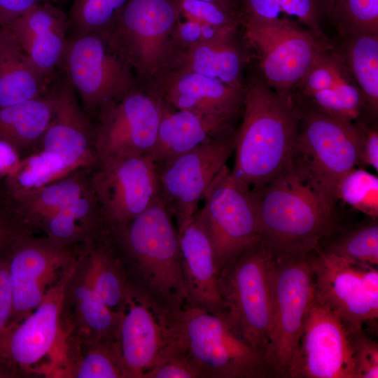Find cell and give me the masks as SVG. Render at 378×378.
I'll return each instance as SVG.
<instances>
[{"mask_svg":"<svg viewBox=\"0 0 378 378\" xmlns=\"http://www.w3.org/2000/svg\"><path fill=\"white\" fill-rule=\"evenodd\" d=\"M108 234L131 295L168 326L188 306L178 230L169 209L159 197Z\"/></svg>","mask_w":378,"mask_h":378,"instance_id":"1","label":"cell"},{"mask_svg":"<svg viewBox=\"0 0 378 378\" xmlns=\"http://www.w3.org/2000/svg\"><path fill=\"white\" fill-rule=\"evenodd\" d=\"M242 111L230 172L251 189L274 179L291 164L299 113L292 95L274 90L258 71L244 85Z\"/></svg>","mask_w":378,"mask_h":378,"instance_id":"2","label":"cell"},{"mask_svg":"<svg viewBox=\"0 0 378 378\" xmlns=\"http://www.w3.org/2000/svg\"><path fill=\"white\" fill-rule=\"evenodd\" d=\"M251 191L261 240L274 258L308 255L330 233L333 210L293 163L276 178Z\"/></svg>","mask_w":378,"mask_h":378,"instance_id":"3","label":"cell"},{"mask_svg":"<svg viewBox=\"0 0 378 378\" xmlns=\"http://www.w3.org/2000/svg\"><path fill=\"white\" fill-rule=\"evenodd\" d=\"M165 328L201 378L274 377L265 354L248 343L225 316L188 307Z\"/></svg>","mask_w":378,"mask_h":378,"instance_id":"4","label":"cell"},{"mask_svg":"<svg viewBox=\"0 0 378 378\" xmlns=\"http://www.w3.org/2000/svg\"><path fill=\"white\" fill-rule=\"evenodd\" d=\"M61 66L92 120L132 88L133 67L113 27L70 36Z\"/></svg>","mask_w":378,"mask_h":378,"instance_id":"5","label":"cell"},{"mask_svg":"<svg viewBox=\"0 0 378 378\" xmlns=\"http://www.w3.org/2000/svg\"><path fill=\"white\" fill-rule=\"evenodd\" d=\"M295 104L299 127L292 163L334 210L340 180L360 164L359 130L356 122H342Z\"/></svg>","mask_w":378,"mask_h":378,"instance_id":"6","label":"cell"},{"mask_svg":"<svg viewBox=\"0 0 378 378\" xmlns=\"http://www.w3.org/2000/svg\"><path fill=\"white\" fill-rule=\"evenodd\" d=\"M274 260L260 240L218 275L226 318L248 343L265 356L271 330Z\"/></svg>","mask_w":378,"mask_h":378,"instance_id":"7","label":"cell"},{"mask_svg":"<svg viewBox=\"0 0 378 378\" xmlns=\"http://www.w3.org/2000/svg\"><path fill=\"white\" fill-rule=\"evenodd\" d=\"M244 36L258 61V72L276 92L292 93L318 54L332 46L293 20L244 19Z\"/></svg>","mask_w":378,"mask_h":378,"instance_id":"8","label":"cell"},{"mask_svg":"<svg viewBox=\"0 0 378 378\" xmlns=\"http://www.w3.org/2000/svg\"><path fill=\"white\" fill-rule=\"evenodd\" d=\"M194 218L211 244L219 272L261 240L251 189L239 184L225 165L213 180Z\"/></svg>","mask_w":378,"mask_h":378,"instance_id":"9","label":"cell"},{"mask_svg":"<svg viewBox=\"0 0 378 378\" xmlns=\"http://www.w3.org/2000/svg\"><path fill=\"white\" fill-rule=\"evenodd\" d=\"M272 320L265 359L274 377H288L306 314L314 298L308 255L274 258Z\"/></svg>","mask_w":378,"mask_h":378,"instance_id":"10","label":"cell"},{"mask_svg":"<svg viewBox=\"0 0 378 378\" xmlns=\"http://www.w3.org/2000/svg\"><path fill=\"white\" fill-rule=\"evenodd\" d=\"M80 246L18 229L5 246L13 299L8 326L21 321L40 304L48 291L74 265Z\"/></svg>","mask_w":378,"mask_h":378,"instance_id":"11","label":"cell"},{"mask_svg":"<svg viewBox=\"0 0 378 378\" xmlns=\"http://www.w3.org/2000/svg\"><path fill=\"white\" fill-rule=\"evenodd\" d=\"M89 183L108 231L127 224L160 197L157 166L147 155L101 160L90 171Z\"/></svg>","mask_w":378,"mask_h":378,"instance_id":"12","label":"cell"},{"mask_svg":"<svg viewBox=\"0 0 378 378\" xmlns=\"http://www.w3.org/2000/svg\"><path fill=\"white\" fill-rule=\"evenodd\" d=\"M314 298L337 313L352 331L378 318L377 267L346 260L318 248L309 254Z\"/></svg>","mask_w":378,"mask_h":378,"instance_id":"13","label":"cell"},{"mask_svg":"<svg viewBox=\"0 0 378 378\" xmlns=\"http://www.w3.org/2000/svg\"><path fill=\"white\" fill-rule=\"evenodd\" d=\"M234 132L157 166L160 198L177 229L190 220L214 178L234 150Z\"/></svg>","mask_w":378,"mask_h":378,"instance_id":"14","label":"cell"},{"mask_svg":"<svg viewBox=\"0 0 378 378\" xmlns=\"http://www.w3.org/2000/svg\"><path fill=\"white\" fill-rule=\"evenodd\" d=\"M353 333L314 298L306 314L290 378H355Z\"/></svg>","mask_w":378,"mask_h":378,"instance_id":"15","label":"cell"},{"mask_svg":"<svg viewBox=\"0 0 378 378\" xmlns=\"http://www.w3.org/2000/svg\"><path fill=\"white\" fill-rule=\"evenodd\" d=\"M164 109L160 98L132 88L102 111L94 124V148L101 160L148 155Z\"/></svg>","mask_w":378,"mask_h":378,"instance_id":"16","label":"cell"},{"mask_svg":"<svg viewBox=\"0 0 378 378\" xmlns=\"http://www.w3.org/2000/svg\"><path fill=\"white\" fill-rule=\"evenodd\" d=\"M71 268L46 293L40 304L21 321L8 326L0 334V368L15 377L34 372L62 339V312Z\"/></svg>","mask_w":378,"mask_h":378,"instance_id":"17","label":"cell"},{"mask_svg":"<svg viewBox=\"0 0 378 378\" xmlns=\"http://www.w3.org/2000/svg\"><path fill=\"white\" fill-rule=\"evenodd\" d=\"M180 13L174 0H130L113 29L139 73H156L164 64L169 37Z\"/></svg>","mask_w":378,"mask_h":378,"instance_id":"18","label":"cell"},{"mask_svg":"<svg viewBox=\"0 0 378 378\" xmlns=\"http://www.w3.org/2000/svg\"><path fill=\"white\" fill-rule=\"evenodd\" d=\"M58 81L51 88L52 117L36 151L53 157L70 175L91 171L98 163L94 124L66 77Z\"/></svg>","mask_w":378,"mask_h":378,"instance_id":"19","label":"cell"},{"mask_svg":"<svg viewBox=\"0 0 378 378\" xmlns=\"http://www.w3.org/2000/svg\"><path fill=\"white\" fill-rule=\"evenodd\" d=\"M292 97L298 105L348 123L365 113L360 91L334 43L318 54Z\"/></svg>","mask_w":378,"mask_h":378,"instance_id":"20","label":"cell"},{"mask_svg":"<svg viewBox=\"0 0 378 378\" xmlns=\"http://www.w3.org/2000/svg\"><path fill=\"white\" fill-rule=\"evenodd\" d=\"M8 27L34 66L53 80L69 38L68 15L48 0H41Z\"/></svg>","mask_w":378,"mask_h":378,"instance_id":"21","label":"cell"},{"mask_svg":"<svg viewBox=\"0 0 378 378\" xmlns=\"http://www.w3.org/2000/svg\"><path fill=\"white\" fill-rule=\"evenodd\" d=\"M122 314L111 310L85 278L79 262L65 288L62 335L79 343L118 340Z\"/></svg>","mask_w":378,"mask_h":378,"instance_id":"22","label":"cell"},{"mask_svg":"<svg viewBox=\"0 0 378 378\" xmlns=\"http://www.w3.org/2000/svg\"><path fill=\"white\" fill-rule=\"evenodd\" d=\"M177 230L188 307L226 317L214 251L206 232L194 217Z\"/></svg>","mask_w":378,"mask_h":378,"instance_id":"23","label":"cell"},{"mask_svg":"<svg viewBox=\"0 0 378 378\" xmlns=\"http://www.w3.org/2000/svg\"><path fill=\"white\" fill-rule=\"evenodd\" d=\"M244 88L200 74L180 71L164 88L162 103L176 110H186L232 121L243 108Z\"/></svg>","mask_w":378,"mask_h":378,"instance_id":"24","label":"cell"},{"mask_svg":"<svg viewBox=\"0 0 378 378\" xmlns=\"http://www.w3.org/2000/svg\"><path fill=\"white\" fill-rule=\"evenodd\" d=\"M90 171H81L36 188L6 192L8 216L19 228L42 231L66 205L90 188Z\"/></svg>","mask_w":378,"mask_h":378,"instance_id":"25","label":"cell"},{"mask_svg":"<svg viewBox=\"0 0 378 378\" xmlns=\"http://www.w3.org/2000/svg\"><path fill=\"white\" fill-rule=\"evenodd\" d=\"M167 340L165 327L148 307L130 295L118 330L126 378H143L156 363Z\"/></svg>","mask_w":378,"mask_h":378,"instance_id":"26","label":"cell"},{"mask_svg":"<svg viewBox=\"0 0 378 378\" xmlns=\"http://www.w3.org/2000/svg\"><path fill=\"white\" fill-rule=\"evenodd\" d=\"M231 120L165 106L156 142L148 155L156 165L233 132Z\"/></svg>","mask_w":378,"mask_h":378,"instance_id":"27","label":"cell"},{"mask_svg":"<svg viewBox=\"0 0 378 378\" xmlns=\"http://www.w3.org/2000/svg\"><path fill=\"white\" fill-rule=\"evenodd\" d=\"M52 82L34 66L9 27L0 28V108L43 95Z\"/></svg>","mask_w":378,"mask_h":378,"instance_id":"28","label":"cell"},{"mask_svg":"<svg viewBox=\"0 0 378 378\" xmlns=\"http://www.w3.org/2000/svg\"><path fill=\"white\" fill-rule=\"evenodd\" d=\"M79 262L85 278L105 304L122 314L131 293L108 230L80 245Z\"/></svg>","mask_w":378,"mask_h":378,"instance_id":"29","label":"cell"},{"mask_svg":"<svg viewBox=\"0 0 378 378\" xmlns=\"http://www.w3.org/2000/svg\"><path fill=\"white\" fill-rule=\"evenodd\" d=\"M52 113L51 89L40 97L0 108V141L15 148L22 158L34 153Z\"/></svg>","mask_w":378,"mask_h":378,"instance_id":"30","label":"cell"},{"mask_svg":"<svg viewBox=\"0 0 378 378\" xmlns=\"http://www.w3.org/2000/svg\"><path fill=\"white\" fill-rule=\"evenodd\" d=\"M364 100L365 113L375 120L378 113V32L340 36L335 45Z\"/></svg>","mask_w":378,"mask_h":378,"instance_id":"31","label":"cell"},{"mask_svg":"<svg viewBox=\"0 0 378 378\" xmlns=\"http://www.w3.org/2000/svg\"><path fill=\"white\" fill-rule=\"evenodd\" d=\"M107 230L97 200L90 188L52 217L42 232L55 241L76 246L92 241Z\"/></svg>","mask_w":378,"mask_h":378,"instance_id":"32","label":"cell"},{"mask_svg":"<svg viewBox=\"0 0 378 378\" xmlns=\"http://www.w3.org/2000/svg\"><path fill=\"white\" fill-rule=\"evenodd\" d=\"M334 0H237L239 21L285 18L297 22L317 36L330 40L324 30Z\"/></svg>","mask_w":378,"mask_h":378,"instance_id":"33","label":"cell"},{"mask_svg":"<svg viewBox=\"0 0 378 378\" xmlns=\"http://www.w3.org/2000/svg\"><path fill=\"white\" fill-rule=\"evenodd\" d=\"M234 36L201 41L190 46L181 71H191L244 89V55Z\"/></svg>","mask_w":378,"mask_h":378,"instance_id":"34","label":"cell"},{"mask_svg":"<svg viewBox=\"0 0 378 378\" xmlns=\"http://www.w3.org/2000/svg\"><path fill=\"white\" fill-rule=\"evenodd\" d=\"M71 342L72 345L83 353L78 358L65 361L66 368L60 374L63 375L62 377L126 378L118 340H103L89 343Z\"/></svg>","mask_w":378,"mask_h":378,"instance_id":"35","label":"cell"},{"mask_svg":"<svg viewBox=\"0 0 378 378\" xmlns=\"http://www.w3.org/2000/svg\"><path fill=\"white\" fill-rule=\"evenodd\" d=\"M129 1L72 0L67 14L70 36L113 27Z\"/></svg>","mask_w":378,"mask_h":378,"instance_id":"36","label":"cell"},{"mask_svg":"<svg viewBox=\"0 0 378 378\" xmlns=\"http://www.w3.org/2000/svg\"><path fill=\"white\" fill-rule=\"evenodd\" d=\"M328 22L340 37L378 32V0H334Z\"/></svg>","mask_w":378,"mask_h":378,"instance_id":"37","label":"cell"},{"mask_svg":"<svg viewBox=\"0 0 378 378\" xmlns=\"http://www.w3.org/2000/svg\"><path fill=\"white\" fill-rule=\"evenodd\" d=\"M346 260L378 265V225L375 218L335 239L328 251Z\"/></svg>","mask_w":378,"mask_h":378,"instance_id":"38","label":"cell"},{"mask_svg":"<svg viewBox=\"0 0 378 378\" xmlns=\"http://www.w3.org/2000/svg\"><path fill=\"white\" fill-rule=\"evenodd\" d=\"M341 200L354 209L377 218L378 215V178L363 169L356 167L340 180L337 188Z\"/></svg>","mask_w":378,"mask_h":378,"instance_id":"39","label":"cell"},{"mask_svg":"<svg viewBox=\"0 0 378 378\" xmlns=\"http://www.w3.org/2000/svg\"><path fill=\"white\" fill-rule=\"evenodd\" d=\"M167 339L156 363L143 378H201L196 367L167 332Z\"/></svg>","mask_w":378,"mask_h":378,"instance_id":"40","label":"cell"},{"mask_svg":"<svg viewBox=\"0 0 378 378\" xmlns=\"http://www.w3.org/2000/svg\"><path fill=\"white\" fill-rule=\"evenodd\" d=\"M180 15L226 31H235L237 16L213 3L202 0H174Z\"/></svg>","mask_w":378,"mask_h":378,"instance_id":"41","label":"cell"},{"mask_svg":"<svg viewBox=\"0 0 378 378\" xmlns=\"http://www.w3.org/2000/svg\"><path fill=\"white\" fill-rule=\"evenodd\" d=\"M355 378L378 377V344L364 329L352 331Z\"/></svg>","mask_w":378,"mask_h":378,"instance_id":"42","label":"cell"},{"mask_svg":"<svg viewBox=\"0 0 378 378\" xmlns=\"http://www.w3.org/2000/svg\"><path fill=\"white\" fill-rule=\"evenodd\" d=\"M360 133V164H365L378 170L377 126L365 122L362 119L356 121Z\"/></svg>","mask_w":378,"mask_h":378,"instance_id":"43","label":"cell"},{"mask_svg":"<svg viewBox=\"0 0 378 378\" xmlns=\"http://www.w3.org/2000/svg\"><path fill=\"white\" fill-rule=\"evenodd\" d=\"M5 246L0 251V334L8 326L13 307L8 258Z\"/></svg>","mask_w":378,"mask_h":378,"instance_id":"44","label":"cell"},{"mask_svg":"<svg viewBox=\"0 0 378 378\" xmlns=\"http://www.w3.org/2000/svg\"><path fill=\"white\" fill-rule=\"evenodd\" d=\"M41 0H0V28L7 27Z\"/></svg>","mask_w":378,"mask_h":378,"instance_id":"45","label":"cell"},{"mask_svg":"<svg viewBox=\"0 0 378 378\" xmlns=\"http://www.w3.org/2000/svg\"><path fill=\"white\" fill-rule=\"evenodd\" d=\"M22 159L11 146L0 141V178H5L18 165Z\"/></svg>","mask_w":378,"mask_h":378,"instance_id":"46","label":"cell"},{"mask_svg":"<svg viewBox=\"0 0 378 378\" xmlns=\"http://www.w3.org/2000/svg\"><path fill=\"white\" fill-rule=\"evenodd\" d=\"M204 24L193 20L186 19L183 22L176 24V26L181 38L191 46L203 41L202 31Z\"/></svg>","mask_w":378,"mask_h":378,"instance_id":"47","label":"cell"},{"mask_svg":"<svg viewBox=\"0 0 378 378\" xmlns=\"http://www.w3.org/2000/svg\"><path fill=\"white\" fill-rule=\"evenodd\" d=\"M18 227L6 214L0 212V251L10 241Z\"/></svg>","mask_w":378,"mask_h":378,"instance_id":"48","label":"cell"},{"mask_svg":"<svg viewBox=\"0 0 378 378\" xmlns=\"http://www.w3.org/2000/svg\"><path fill=\"white\" fill-rule=\"evenodd\" d=\"M48 1L59 6V5L64 4V2H66L68 0H48ZM70 1L71 2L72 0H70Z\"/></svg>","mask_w":378,"mask_h":378,"instance_id":"49","label":"cell"}]
</instances>
